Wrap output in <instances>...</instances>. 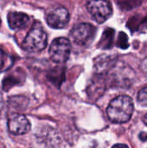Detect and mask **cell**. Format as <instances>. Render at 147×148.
Here are the masks:
<instances>
[{
  "label": "cell",
  "instance_id": "6da1fadb",
  "mask_svg": "<svg viewBox=\"0 0 147 148\" xmlns=\"http://www.w3.org/2000/svg\"><path fill=\"white\" fill-rule=\"evenodd\" d=\"M133 113V102L127 95L114 98L108 105L107 114L109 120L114 123L127 122Z\"/></svg>",
  "mask_w": 147,
  "mask_h": 148
},
{
  "label": "cell",
  "instance_id": "7a4b0ae2",
  "mask_svg": "<svg viewBox=\"0 0 147 148\" xmlns=\"http://www.w3.org/2000/svg\"><path fill=\"white\" fill-rule=\"evenodd\" d=\"M47 41L48 36L42 25L35 23L24 38L22 47L29 53H37L46 48Z\"/></svg>",
  "mask_w": 147,
  "mask_h": 148
},
{
  "label": "cell",
  "instance_id": "3957f363",
  "mask_svg": "<svg viewBox=\"0 0 147 148\" xmlns=\"http://www.w3.org/2000/svg\"><path fill=\"white\" fill-rule=\"evenodd\" d=\"M70 42L65 37H59L55 39L49 47L50 59L56 63L65 62L70 55Z\"/></svg>",
  "mask_w": 147,
  "mask_h": 148
},
{
  "label": "cell",
  "instance_id": "277c9868",
  "mask_svg": "<svg viewBox=\"0 0 147 148\" xmlns=\"http://www.w3.org/2000/svg\"><path fill=\"white\" fill-rule=\"evenodd\" d=\"M87 9L92 17L98 23H102L112 15V8L107 0H90L87 3Z\"/></svg>",
  "mask_w": 147,
  "mask_h": 148
},
{
  "label": "cell",
  "instance_id": "5b68a950",
  "mask_svg": "<svg viewBox=\"0 0 147 148\" xmlns=\"http://www.w3.org/2000/svg\"><path fill=\"white\" fill-rule=\"evenodd\" d=\"M95 35V28L89 23H79L71 31L74 42L81 46H86L92 42Z\"/></svg>",
  "mask_w": 147,
  "mask_h": 148
},
{
  "label": "cell",
  "instance_id": "8992f818",
  "mask_svg": "<svg viewBox=\"0 0 147 148\" xmlns=\"http://www.w3.org/2000/svg\"><path fill=\"white\" fill-rule=\"evenodd\" d=\"M69 20V13L64 7H56L50 10L46 16V21L49 26L53 29L64 28Z\"/></svg>",
  "mask_w": 147,
  "mask_h": 148
},
{
  "label": "cell",
  "instance_id": "52a82bcc",
  "mask_svg": "<svg viewBox=\"0 0 147 148\" xmlns=\"http://www.w3.org/2000/svg\"><path fill=\"white\" fill-rule=\"evenodd\" d=\"M30 122L23 114H13L8 121L10 133L14 135H23L30 130Z\"/></svg>",
  "mask_w": 147,
  "mask_h": 148
},
{
  "label": "cell",
  "instance_id": "ba28073f",
  "mask_svg": "<svg viewBox=\"0 0 147 148\" xmlns=\"http://www.w3.org/2000/svg\"><path fill=\"white\" fill-rule=\"evenodd\" d=\"M8 24L11 29H21L29 23V16L23 12H10L7 16Z\"/></svg>",
  "mask_w": 147,
  "mask_h": 148
},
{
  "label": "cell",
  "instance_id": "9c48e42d",
  "mask_svg": "<svg viewBox=\"0 0 147 148\" xmlns=\"http://www.w3.org/2000/svg\"><path fill=\"white\" fill-rule=\"evenodd\" d=\"M115 57L109 56L107 55H103L102 56H100L99 58L96 59L94 62V67L96 71L98 72H104L107 70L110 67L113 66L115 61Z\"/></svg>",
  "mask_w": 147,
  "mask_h": 148
},
{
  "label": "cell",
  "instance_id": "30bf717a",
  "mask_svg": "<svg viewBox=\"0 0 147 148\" xmlns=\"http://www.w3.org/2000/svg\"><path fill=\"white\" fill-rule=\"evenodd\" d=\"M138 101L140 105L147 107V87L142 88L138 95Z\"/></svg>",
  "mask_w": 147,
  "mask_h": 148
},
{
  "label": "cell",
  "instance_id": "8fae6325",
  "mask_svg": "<svg viewBox=\"0 0 147 148\" xmlns=\"http://www.w3.org/2000/svg\"><path fill=\"white\" fill-rule=\"evenodd\" d=\"M5 62H6V55L4 51L0 49V70L3 69V68L4 67Z\"/></svg>",
  "mask_w": 147,
  "mask_h": 148
},
{
  "label": "cell",
  "instance_id": "7c38bea8",
  "mask_svg": "<svg viewBox=\"0 0 147 148\" xmlns=\"http://www.w3.org/2000/svg\"><path fill=\"white\" fill-rule=\"evenodd\" d=\"M139 138H140V140H141L142 141H146L147 140V134L146 133L142 132V133L139 134Z\"/></svg>",
  "mask_w": 147,
  "mask_h": 148
},
{
  "label": "cell",
  "instance_id": "4fadbf2b",
  "mask_svg": "<svg viewBox=\"0 0 147 148\" xmlns=\"http://www.w3.org/2000/svg\"><path fill=\"white\" fill-rule=\"evenodd\" d=\"M112 148H129L126 145H124V144H116L114 145Z\"/></svg>",
  "mask_w": 147,
  "mask_h": 148
},
{
  "label": "cell",
  "instance_id": "5bb4252c",
  "mask_svg": "<svg viewBox=\"0 0 147 148\" xmlns=\"http://www.w3.org/2000/svg\"><path fill=\"white\" fill-rule=\"evenodd\" d=\"M144 122H145V124L147 126V114H146L145 117H144Z\"/></svg>",
  "mask_w": 147,
  "mask_h": 148
},
{
  "label": "cell",
  "instance_id": "9a60e30c",
  "mask_svg": "<svg viewBox=\"0 0 147 148\" xmlns=\"http://www.w3.org/2000/svg\"><path fill=\"white\" fill-rule=\"evenodd\" d=\"M0 24H1V18H0Z\"/></svg>",
  "mask_w": 147,
  "mask_h": 148
}]
</instances>
